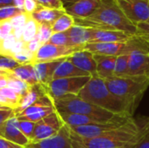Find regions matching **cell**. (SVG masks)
<instances>
[{
  "mask_svg": "<svg viewBox=\"0 0 149 148\" xmlns=\"http://www.w3.org/2000/svg\"><path fill=\"white\" fill-rule=\"evenodd\" d=\"M75 24L94 29L120 31L136 35L137 26L123 14L114 0H100V6L93 15L86 18H74Z\"/></svg>",
  "mask_w": 149,
  "mask_h": 148,
  "instance_id": "cell-1",
  "label": "cell"
},
{
  "mask_svg": "<svg viewBox=\"0 0 149 148\" xmlns=\"http://www.w3.org/2000/svg\"><path fill=\"white\" fill-rule=\"evenodd\" d=\"M141 135V128L132 118L120 128L100 137L80 138L71 132L72 148H134Z\"/></svg>",
  "mask_w": 149,
  "mask_h": 148,
  "instance_id": "cell-2",
  "label": "cell"
},
{
  "mask_svg": "<svg viewBox=\"0 0 149 148\" xmlns=\"http://www.w3.org/2000/svg\"><path fill=\"white\" fill-rule=\"evenodd\" d=\"M78 96L114 114L133 117L134 113L127 103L113 95L107 88L105 81L98 77H91L86 85L79 92Z\"/></svg>",
  "mask_w": 149,
  "mask_h": 148,
  "instance_id": "cell-3",
  "label": "cell"
},
{
  "mask_svg": "<svg viewBox=\"0 0 149 148\" xmlns=\"http://www.w3.org/2000/svg\"><path fill=\"white\" fill-rule=\"evenodd\" d=\"M55 110L58 113H73L90 116L104 122H112L115 120H125L133 117H125L114 114L104 110L95 105H93L78 95H65L59 98L52 99Z\"/></svg>",
  "mask_w": 149,
  "mask_h": 148,
  "instance_id": "cell-4",
  "label": "cell"
},
{
  "mask_svg": "<svg viewBox=\"0 0 149 148\" xmlns=\"http://www.w3.org/2000/svg\"><path fill=\"white\" fill-rule=\"evenodd\" d=\"M104 81L109 91L127 103L133 113H134L144 93L149 87V79L135 77H113Z\"/></svg>",
  "mask_w": 149,
  "mask_h": 148,
  "instance_id": "cell-5",
  "label": "cell"
},
{
  "mask_svg": "<svg viewBox=\"0 0 149 148\" xmlns=\"http://www.w3.org/2000/svg\"><path fill=\"white\" fill-rule=\"evenodd\" d=\"M93 54L119 57L122 55H130L135 51L149 53V43L142 38L134 35L126 42L119 43H88L84 46Z\"/></svg>",
  "mask_w": 149,
  "mask_h": 148,
  "instance_id": "cell-6",
  "label": "cell"
},
{
  "mask_svg": "<svg viewBox=\"0 0 149 148\" xmlns=\"http://www.w3.org/2000/svg\"><path fill=\"white\" fill-rule=\"evenodd\" d=\"M90 79L91 77H76L52 79L47 86V92L52 99L69 94L78 95Z\"/></svg>",
  "mask_w": 149,
  "mask_h": 148,
  "instance_id": "cell-7",
  "label": "cell"
},
{
  "mask_svg": "<svg viewBox=\"0 0 149 148\" xmlns=\"http://www.w3.org/2000/svg\"><path fill=\"white\" fill-rule=\"evenodd\" d=\"M55 111L52 99L47 93L40 97L36 102L23 112L15 114V116L18 121H30L37 123Z\"/></svg>",
  "mask_w": 149,
  "mask_h": 148,
  "instance_id": "cell-8",
  "label": "cell"
},
{
  "mask_svg": "<svg viewBox=\"0 0 149 148\" xmlns=\"http://www.w3.org/2000/svg\"><path fill=\"white\" fill-rule=\"evenodd\" d=\"M127 18L134 25L148 23L149 0H114Z\"/></svg>",
  "mask_w": 149,
  "mask_h": 148,
  "instance_id": "cell-9",
  "label": "cell"
},
{
  "mask_svg": "<svg viewBox=\"0 0 149 148\" xmlns=\"http://www.w3.org/2000/svg\"><path fill=\"white\" fill-rule=\"evenodd\" d=\"M65 125L57 111L35 123L32 137L30 142H37L57 134Z\"/></svg>",
  "mask_w": 149,
  "mask_h": 148,
  "instance_id": "cell-10",
  "label": "cell"
},
{
  "mask_svg": "<svg viewBox=\"0 0 149 148\" xmlns=\"http://www.w3.org/2000/svg\"><path fill=\"white\" fill-rule=\"evenodd\" d=\"M83 49H84L83 47L58 46V45L46 43L45 44H42V46L38 49V51L34 54V58L31 65L66 58L75 51Z\"/></svg>",
  "mask_w": 149,
  "mask_h": 148,
  "instance_id": "cell-11",
  "label": "cell"
},
{
  "mask_svg": "<svg viewBox=\"0 0 149 148\" xmlns=\"http://www.w3.org/2000/svg\"><path fill=\"white\" fill-rule=\"evenodd\" d=\"M132 118L125 120H115L112 122H105L99 123L94 125L88 126H69L71 132L75 135L84 138V139H93L106 135L120 126H122L125 123L130 120Z\"/></svg>",
  "mask_w": 149,
  "mask_h": 148,
  "instance_id": "cell-12",
  "label": "cell"
},
{
  "mask_svg": "<svg viewBox=\"0 0 149 148\" xmlns=\"http://www.w3.org/2000/svg\"><path fill=\"white\" fill-rule=\"evenodd\" d=\"M24 148H72L71 130L69 126L65 124L54 136L40 141L30 142Z\"/></svg>",
  "mask_w": 149,
  "mask_h": 148,
  "instance_id": "cell-13",
  "label": "cell"
},
{
  "mask_svg": "<svg viewBox=\"0 0 149 148\" xmlns=\"http://www.w3.org/2000/svg\"><path fill=\"white\" fill-rule=\"evenodd\" d=\"M0 137L24 147L30 143L29 140L22 133L19 121L15 115L0 126Z\"/></svg>",
  "mask_w": 149,
  "mask_h": 148,
  "instance_id": "cell-14",
  "label": "cell"
},
{
  "mask_svg": "<svg viewBox=\"0 0 149 148\" xmlns=\"http://www.w3.org/2000/svg\"><path fill=\"white\" fill-rule=\"evenodd\" d=\"M129 77L149 79V53L135 51L128 56Z\"/></svg>",
  "mask_w": 149,
  "mask_h": 148,
  "instance_id": "cell-15",
  "label": "cell"
},
{
  "mask_svg": "<svg viewBox=\"0 0 149 148\" xmlns=\"http://www.w3.org/2000/svg\"><path fill=\"white\" fill-rule=\"evenodd\" d=\"M66 59L79 69L89 73L91 77H97V65L93 53L83 49L75 51L71 56L66 58Z\"/></svg>",
  "mask_w": 149,
  "mask_h": 148,
  "instance_id": "cell-16",
  "label": "cell"
},
{
  "mask_svg": "<svg viewBox=\"0 0 149 148\" xmlns=\"http://www.w3.org/2000/svg\"><path fill=\"white\" fill-rule=\"evenodd\" d=\"M133 36L120 31L94 30L92 29L91 40L89 43H119L129 40Z\"/></svg>",
  "mask_w": 149,
  "mask_h": 148,
  "instance_id": "cell-17",
  "label": "cell"
},
{
  "mask_svg": "<svg viewBox=\"0 0 149 148\" xmlns=\"http://www.w3.org/2000/svg\"><path fill=\"white\" fill-rule=\"evenodd\" d=\"M100 6V0H78L65 8L67 14L74 18H86L94 13Z\"/></svg>",
  "mask_w": 149,
  "mask_h": 148,
  "instance_id": "cell-18",
  "label": "cell"
},
{
  "mask_svg": "<svg viewBox=\"0 0 149 148\" xmlns=\"http://www.w3.org/2000/svg\"><path fill=\"white\" fill-rule=\"evenodd\" d=\"M97 65V77L106 80L114 77V67L117 57L93 54Z\"/></svg>",
  "mask_w": 149,
  "mask_h": 148,
  "instance_id": "cell-19",
  "label": "cell"
},
{
  "mask_svg": "<svg viewBox=\"0 0 149 148\" xmlns=\"http://www.w3.org/2000/svg\"><path fill=\"white\" fill-rule=\"evenodd\" d=\"M61 60L62 59L34 64L33 67H34V71H35V74H36L38 82L39 84L43 85L44 86L47 87L48 85L52 82L54 71Z\"/></svg>",
  "mask_w": 149,
  "mask_h": 148,
  "instance_id": "cell-20",
  "label": "cell"
},
{
  "mask_svg": "<svg viewBox=\"0 0 149 148\" xmlns=\"http://www.w3.org/2000/svg\"><path fill=\"white\" fill-rule=\"evenodd\" d=\"M76 77H91V75L86 72H84L76 67L72 63H71L66 58H64L59 62V64L56 67L52 79Z\"/></svg>",
  "mask_w": 149,
  "mask_h": 148,
  "instance_id": "cell-21",
  "label": "cell"
},
{
  "mask_svg": "<svg viewBox=\"0 0 149 148\" xmlns=\"http://www.w3.org/2000/svg\"><path fill=\"white\" fill-rule=\"evenodd\" d=\"M47 93H48L47 87L44 86L43 85L38 83L34 85H31L29 92L24 96H23V98L21 99L17 107L13 110L14 114H17V113L23 112L27 107L31 106L34 102H36L40 97H42Z\"/></svg>",
  "mask_w": 149,
  "mask_h": 148,
  "instance_id": "cell-22",
  "label": "cell"
},
{
  "mask_svg": "<svg viewBox=\"0 0 149 148\" xmlns=\"http://www.w3.org/2000/svg\"><path fill=\"white\" fill-rule=\"evenodd\" d=\"M66 33L68 35L71 46L84 48V46L91 40L92 29L74 24L70 30L66 31Z\"/></svg>",
  "mask_w": 149,
  "mask_h": 148,
  "instance_id": "cell-23",
  "label": "cell"
},
{
  "mask_svg": "<svg viewBox=\"0 0 149 148\" xmlns=\"http://www.w3.org/2000/svg\"><path fill=\"white\" fill-rule=\"evenodd\" d=\"M65 12V9H50L38 6V8L31 15L38 24H52L62 14Z\"/></svg>",
  "mask_w": 149,
  "mask_h": 148,
  "instance_id": "cell-24",
  "label": "cell"
},
{
  "mask_svg": "<svg viewBox=\"0 0 149 148\" xmlns=\"http://www.w3.org/2000/svg\"><path fill=\"white\" fill-rule=\"evenodd\" d=\"M63 122L68 126H81L94 125L99 123H105L98 119L82 115V114H73V113H58Z\"/></svg>",
  "mask_w": 149,
  "mask_h": 148,
  "instance_id": "cell-25",
  "label": "cell"
},
{
  "mask_svg": "<svg viewBox=\"0 0 149 148\" xmlns=\"http://www.w3.org/2000/svg\"><path fill=\"white\" fill-rule=\"evenodd\" d=\"M10 72L15 79L24 81L31 85L38 84L36 74H35L33 65L31 64L20 65L15 67L14 69L10 70Z\"/></svg>",
  "mask_w": 149,
  "mask_h": 148,
  "instance_id": "cell-26",
  "label": "cell"
},
{
  "mask_svg": "<svg viewBox=\"0 0 149 148\" xmlns=\"http://www.w3.org/2000/svg\"><path fill=\"white\" fill-rule=\"evenodd\" d=\"M74 24H75L74 17L65 12L52 24V29L53 33L65 32L68 30H70Z\"/></svg>",
  "mask_w": 149,
  "mask_h": 148,
  "instance_id": "cell-27",
  "label": "cell"
},
{
  "mask_svg": "<svg viewBox=\"0 0 149 148\" xmlns=\"http://www.w3.org/2000/svg\"><path fill=\"white\" fill-rule=\"evenodd\" d=\"M128 56L122 55L116 58L114 67V77L116 78H127L129 77Z\"/></svg>",
  "mask_w": 149,
  "mask_h": 148,
  "instance_id": "cell-28",
  "label": "cell"
},
{
  "mask_svg": "<svg viewBox=\"0 0 149 148\" xmlns=\"http://www.w3.org/2000/svg\"><path fill=\"white\" fill-rule=\"evenodd\" d=\"M38 25H39V24L37 21H35L30 15V17L24 25V34H23V38H22V40L24 43H28L29 41H31V39L36 38V36L38 34Z\"/></svg>",
  "mask_w": 149,
  "mask_h": 148,
  "instance_id": "cell-29",
  "label": "cell"
},
{
  "mask_svg": "<svg viewBox=\"0 0 149 148\" xmlns=\"http://www.w3.org/2000/svg\"><path fill=\"white\" fill-rule=\"evenodd\" d=\"M8 88L13 90L15 92L18 93L19 95H21L22 97L24 96L29 90L31 89V85L27 84L24 81H22L20 79H15V78H11L10 79H8V83H7V86Z\"/></svg>",
  "mask_w": 149,
  "mask_h": 148,
  "instance_id": "cell-30",
  "label": "cell"
},
{
  "mask_svg": "<svg viewBox=\"0 0 149 148\" xmlns=\"http://www.w3.org/2000/svg\"><path fill=\"white\" fill-rule=\"evenodd\" d=\"M0 93L6 99V100L9 102V104L10 105V106L13 110L17 107L21 99L23 98L21 95H19L18 93L15 92L13 90H11L8 87H4V88L1 89Z\"/></svg>",
  "mask_w": 149,
  "mask_h": 148,
  "instance_id": "cell-31",
  "label": "cell"
},
{
  "mask_svg": "<svg viewBox=\"0 0 149 148\" xmlns=\"http://www.w3.org/2000/svg\"><path fill=\"white\" fill-rule=\"evenodd\" d=\"M53 34L52 25L48 24H39L37 38L42 44H45L49 42L52 35Z\"/></svg>",
  "mask_w": 149,
  "mask_h": 148,
  "instance_id": "cell-32",
  "label": "cell"
},
{
  "mask_svg": "<svg viewBox=\"0 0 149 148\" xmlns=\"http://www.w3.org/2000/svg\"><path fill=\"white\" fill-rule=\"evenodd\" d=\"M16 41H17V39L12 33L10 34L9 36H7L5 38H3L0 44V56L8 57L9 52L10 51V50L13 47Z\"/></svg>",
  "mask_w": 149,
  "mask_h": 148,
  "instance_id": "cell-33",
  "label": "cell"
},
{
  "mask_svg": "<svg viewBox=\"0 0 149 148\" xmlns=\"http://www.w3.org/2000/svg\"><path fill=\"white\" fill-rule=\"evenodd\" d=\"M19 13L22 12L14 5L0 7V23L10 20L13 17H15Z\"/></svg>",
  "mask_w": 149,
  "mask_h": 148,
  "instance_id": "cell-34",
  "label": "cell"
},
{
  "mask_svg": "<svg viewBox=\"0 0 149 148\" xmlns=\"http://www.w3.org/2000/svg\"><path fill=\"white\" fill-rule=\"evenodd\" d=\"M49 44L58 45V46H71L69 43L68 35L65 32H56L53 33L48 42Z\"/></svg>",
  "mask_w": 149,
  "mask_h": 148,
  "instance_id": "cell-35",
  "label": "cell"
},
{
  "mask_svg": "<svg viewBox=\"0 0 149 148\" xmlns=\"http://www.w3.org/2000/svg\"><path fill=\"white\" fill-rule=\"evenodd\" d=\"M33 58H34V54L30 52L26 48L23 51H21V52H19V53H17V54H16V55H14L12 57V58L16 62H17L19 65L32 64Z\"/></svg>",
  "mask_w": 149,
  "mask_h": 148,
  "instance_id": "cell-36",
  "label": "cell"
},
{
  "mask_svg": "<svg viewBox=\"0 0 149 148\" xmlns=\"http://www.w3.org/2000/svg\"><path fill=\"white\" fill-rule=\"evenodd\" d=\"M134 148H149V124L146 123L141 128V135Z\"/></svg>",
  "mask_w": 149,
  "mask_h": 148,
  "instance_id": "cell-37",
  "label": "cell"
},
{
  "mask_svg": "<svg viewBox=\"0 0 149 148\" xmlns=\"http://www.w3.org/2000/svg\"><path fill=\"white\" fill-rule=\"evenodd\" d=\"M29 17H30V15L26 14L25 12L19 13V14L16 15L15 17H13L10 20V22L12 25V30L16 29V28H19V27H24Z\"/></svg>",
  "mask_w": 149,
  "mask_h": 148,
  "instance_id": "cell-38",
  "label": "cell"
},
{
  "mask_svg": "<svg viewBox=\"0 0 149 148\" xmlns=\"http://www.w3.org/2000/svg\"><path fill=\"white\" fill-rule=\"evenodd\" d=\"M19 127L24 136L29 140V141H31L35 127V123L30 121H19Z\"/></svg>",
  "mask_w": 149,
  "mask_h": 148,
  "instance_id": "cell-39",
  "label": "cell"
},
{
  "mask_svg": "<svg viewBox=\"0 0 149 148\" xmlns=\"http://www.w3.org/2000/svg\"><path fill=\"white\" fill-rule=\"evenodd\" d=\"M18 65H20L17 62H16L12 58L0 56V70L10 71Z\"/></svg>",
  "mask_w": 149,
  "mask_h": 148,
  "instance_id": "cell-40",
  "label": "cell"
},
{
  "mask_svg": "<svg viewBox=\"0 0 149 148\" xmlns=\"http://www.w3.org/2000/svg\"><path fill=\"white\" fill-rule=\"evenodd\" d=\"M38 4L41 7L50 9H63V4L60 0H36Z\"/></svg>",
  "mask_w": 149,
  "mask_h": 148,
  "instance_id": "cell-41",
  "label": "cell"
},
{
  "mask_svg": "<svg viewBox=\"0 0 149 148\" xmlns=\"http://www.w3.org/2000/svg\"><path fill=\"white\" fill-rule=\"evenodd\" d=\"M137 32L136 35L142 38L149 43V24L148 23H141L136 25Z\"/></svg>",
  "mask_w": 149,
  "mask_h": 148,
  "instance_id": "cell-42",
  "label": "cell"
},
{
  "mask_svg": "<svg viewBox=\"0 0 149 148\" xmlns=\"http://www.w3.org/2000/svg\"><path fill=\"white\" fill-rule=\"evenodd\" d=\"M11 33H12V25L10 20L0 23V39L3 40Z\"/></svg>",
  "mask_w": 149,
  "mask_h": 148,
  "instance_id": "cell-43",
  "label": "cell"
},
{
  "mask_svg": "<svg viewBox=\"0 0 149 148\" xmlns=\"http://www.w3.org/2000/svg\"><path fill=\"white\" fill-rule=\"evenodd\" d=\"M25 48H26V43H24L23 40H17L16 43L14 44L13 47L11 48L10 51L9 52L8 57L9 58H12L14 55L23 51Z\"/></svg>",
  "mask_w": 149,
  "mask_h": 148,
  "instance_id": "cell-44",
  "label": "cell"
},
{
  "mask_svg": "<svg viewBox=\"0 0 149 148\" xmlns=\"http://www.w3.org/2000/svg\"><path fill=\"white\" fill-rule=\"evenodd\" d=\"M38 4L36 2V0H24V10L26 14L31 15L38 8Z\"/></svg>",
  "mask_w": 149,
  "mask_h": 148,
  "instance_id": "cell-45",
  "label": "cell"
},
{
  "mask_svg": "<svg viewBox=\"0 0 149 148\" xmlns=\"http://www.w3.org/2000/svg\"><path fill=\"white\" fill-rule=\"evenodd\" d=\"M41 46H42V44L39 42L37 37L31 39V41H29L28 43H26V49L33 54H35Z\"/></svg>",
  "mask_w": 149,
  "mask_h": 148,
  "instance_id": "cell-46",
  "label": "cell"
},
{
  "mask_svg": "<svg viewBox=\"0 0 149 148\" xmlns=\"http://www.w3.org/2000/svg\"><path fill=\"white\" fill-rule=\"evenodd\" d=\"M14 114L13 109L9 110H0V126L3 124L7 120H9L10 117H12Z\"/></svg>",
  "mask_w": 149,
  "mask_h": 148,
  "instance_id": "cell-47",
  "label": "cell"
},
{
  "mask_svg": "<svg viewBox=\"0 0 149 148\" xmlns=\"http://www.w3.org/2000/svg\"><path fill=\"white\" fill-rule=\"evenodd\" d=\"M0 148H24V147L17 145L11 141H9L0 137Z\"/></svg>",
  "mask_w": 149,
  "mask_h": 148,
  "instance_id": "cell-48",
  "label": "cell"
},
{
  "mask_svg": "<svg viewBox=\"0 0 149 148\" xmlns=\"http://www.w3.org/2000/svg\"><path fill=\"white\" fill-rule=\"evenodd\" d=\"M24 0H13V5L17 7L21 12H24Z\"/></svg>",
  "mask_w": 149,
  "mask_h": 148,
  "instance_id": "cell-49",
  "label": "cell"
},
{
  "mask_svg": "<svg viewBox=\"0 0 149 148\" xmlns=\"http://www.w3.org/2000/svg\"><path fill=\"white\" fill-rule=\"evenodd\" d=\"M3 78H7V79H11L14 78L10 72V71H4V70H0V79H3Z\"/></svg>",
  "mask_w": 149,
  "mask_h": 148,
  "instance_id": "cell-50",
  "label": "cell"
},
{
  "mask_svg": "<svg viewBox=\"0 0 149 148\" xmlns=\"http://www.w3.org/2000/svg\"><path fill=\"white\" fill-rule=\"evenodd\" d=\"M13 5V0H0V7Z\"/></svg>",
  "mask_w": 149,
  "mask_h": 148,
  "instance_id": "cell-51",
  "label": "cell"
},
{
  "mask_svg": "<svg viewBox=\"0 0 149 148\" xmlns=\"http://www.w3.org/2000/svg\"><path fill=\"white\" fill-rule=\"evenodd\" d=\"M78 0H60V2L62 3V4H63V7H64V9L65 8V7H68V6H70L71 4H72V3H74L75 2H77Z\"/></svg>",
  "mask_w": 149,
  "mask_h": 148,
  "instance_id": "cell-52",
  "label": "cell"
},
{
  "mask_svg": "<svg viewBox=\"0 0 149 148\" xmlns=\"http://www.w3.org/2000/svg\"><path fill=\"white\" fill-rule=\"evenodd\" d=\"M0 104H2L3 106H7V107H9V108L12 109L11 106H10V105L9 104V102L6 100V99H5L1 93H0Z\"/></svg>",
  "mask_w": 149,
  "mask_h": 148,
  "instance_id": "cell-53",
  "label": "cell"
},
{
  "mask_svg": "<svg viewBox=\"0 0 149 148\" xmlns=\"http://www.w3.org/2000/svg\"><path fill=\"white\" fill-rule=\"evenodd\" d=\"M8 79H7V78H3V79H0V90L7 86Z\"/></svg>",
  "mask_w": 149,
  "mask_h": 148,
  "instance_id": "cell-54",
  "label": "cell"
},
{
  "mask_svg": "<svg viewBox=\"0 0 149 148\" xmlns=\"http://www.w3.org/2000/svg\"><path fill=\"white\" fill-rule=\"evenodd\" d=\"M9 109H10V108L7 107L5 106H3L2 104H0V110H9Z\"/></svg>",
  "mask_w": 149,
  "mask_h": 148,
  "instance_id": "cell-55",
  "label": "cell"
},
{
  "mask_svg": "<svg viewBox=\"0 0 149 148\" xmlns=\"http://www.w3.org/2000/svg\"><path fill=\"white\" fill-rule=\"evenodd\" d=\"M146 123H148V124H149V119H148V120H147V122H146Z\"/></svg>",
  "mask_w": 149,
  "mask_h": 148,
  "instance_id": "cell-56",
  "label": "cell"
},
{
  "mask_svg": "<svg viewBox=\"0 0 149 148\" xmlns=\"http://www.w3.org/2000/svg\"><path fill=\"white\" fill-rule=\"evenodd\" d=\"M1 41H2V39H0V44H1Z\"/></svg>",
  "mask_w": 149,
  "mask_h": 148,
  "instance_id": "cell-57",
  "label": "cell"
},
{
  "mask_svg": "<svg viewBox=\"0 0 149 148\" xmlns=\"http://www.w3.org/2000/svg\"><path fill=\"white\" fill-rule=\"evenodd\" d=\"M148 24H149V19H148Z\"/></svg>",
  "mask_w": 149,
  "mask_h": 148,
  "instance_id": "cell-58",
  "label": "cell"
}]
</instances>
